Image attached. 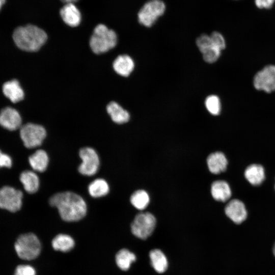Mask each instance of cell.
I'll use <instances>...</instances> for the list:
<instances>
[{
  "label": "cell",
  "instance_id": "1",
  "mask_svg": "<svg viewBox=\"0 0 275 275\" xmlns=\"http://www.w3.org/2000/svg\"><path fill=\"white\" fill-rule=\"evenodd\" d=\"M49 204L56 207L61 217L66 222H75L87 213V204L84 199L72 191L55 194L49 200Z\"/></svg>",
  "mask_w": 275,
  "mask_h": 275
},
{
  "label": "cell",
  "instance_id": "2",
  "mask_svg": "<svg viewBox=\"0 0 275 275\" xmlns=\"http://www.w3.org/2000/svg\"><path fill=\"white\" fill-rule=\"evenodd\" d=\"M12 37L19 49L29 52L38 50L47 39L44 30L33 24L17 28L13 33Z\"/></svg>",
  "mask_w": 275,
  "mask_h": 275
},
{
  "label": "cell",
  "instance_id": "3",
  "mask_svg": "<svg viewBox=\"0 0 275 275\" xmlns=\"http://www.w3.org/2000/svg\"><path fill=\"white\" fill-rule=\"evenodd\" d=\"M117 43L116 33L103 24H99L95 28L90 39V47L96 54L108 51L114 48Z\"/></svg>",
  "mask_w": 275,
  "mask_h": 275
},
{
  "label": "cell",
  "instance_id": "4",
  "mask_svg": "<svg viewBox=\"0 0 275 275\" xmlns=\"http://www.w3.org/2000/svg\"><path fill=\"white\" fill-rule=\"evenodd\" d=\"M14 248L18 256L24 260L36 259L40 254L41 245L37 236L28 233L20 235L14 244Z\"/></svg>",
  "mask_w": 275,
  "mask_h": 275
},
{
  "label": "cell",
  "instance_id": "5",
  "mask_svg": "<svg viewBox=\"0 0 275 275\" xmlns=\"http://www.w3.org/2000/svg\"><path fill=\"white\" fill-rule=\"evenodd\" d=\"M46 135L45 128L41 125L27 123L20 128V136L24 146L34 148L41 145Z\"/></svg>",
  "mask_w": 275,
  "mask_h": 275
},
{
  "label": "cell",
  "instance_id": "6",
  "mask_svg": "<svg viewBox=\"0 0 275 275\" xmlns=\"http://www.w3.org/2000/svg\"><path fill=\"white\" fill-rule=\"evenodd\" d=\"M165 9V5L161 0H150L139 11L138 20L142 25L150 27L163 14Z\"/></svg>",
  "mask_w": 275,
  "mask_h": 275
},
{
  "label": "cell",
  "instance_id": "7",
  "mask_svg": "<svg viewBox=\"0 0 275 275\" xmlns=\"http://www.w3.org/2000/svg\"><path fill=\"white\" fill-rule=\"evenodd\" d=\"M155 216L150 212L138 214L131 225L132 234L136 237L145 239L153 233L156 226Z\"/></svg>",
  "mask_w": 275,
  "mask_h": 275
},
{
  "label": "cell",
  "instance_id": "8",
  "mask_svg": "<svg viewBox=\"0 0 275 275\" xmlns=\"http://www.w3.org/2000/svg\"><path fill=\"white\" fill-rule=\"evenodd\" d=\"M22 198L21 190L10 186H4L0 188V208L15 212L22 206Z\"/></svg>",
  "mask_w": 275,
  "mask_h": 275
},
{
  "label": "cell",
  "instance_id": "9",
  "mask_svg": "<svg viewBox=\"0 0 275 275\" xmlns=\"http://www.w3.org/2000/svg\"><path fill=\"white\" fill-rule=\"evenodd\" d=\"M81 163L78 168L79 172L85 176L95 175L98 170L100 161L96 151L90 147L81 149L79 152Z\"/></svg>",
  "mask_w": 275,
  "mask_h": 275
},
{
  "label": "cell",
  "instance_id": "10",
  "mask_svg": "<svg viewBox=\"0 0 275 275\" xmlns=\"http://www.w3.org/2000/svg\"><path fill=\"white\" fill-rule=\"evenodd\" d=\"M254 85L267 93L275 91V66H267L259 71L254 77Z\"/></svg>",
  "mask_w": 275,
  "mask_h": 275
},
{
  "label": "cell",
  "instance_id": "11",
  "mask_svg": "<svg viewBox=\"0 0 275 275\" xmlns=\"http://www.w3.org/2000/svg\"><path fill=\"white\" fill-rule=\"evenodd\" d=\"M22 119L18 112L11 107H6L0 112V125L10 131L21 126Z\"/></svg>",
  "mask_w": 275,
  "mask_h": 275
},
{
  "label": "cell",
  "instance_id": "12",
  "mask_svg": "<svg viewBox=\"0 0 275 275\" xmlns=\"http://www.w3.org/2000/svg\"><path fill=\"white\" fill-rule=\"evenodd\" d=\"M225 211L227 216L237 224L242 223L247 217L244 204L237 199L231 200L226 206Z\"/></svg>",
  "mask_w": 275,
  "mask_h": 275
},
{
  "label": "cell",
  "instance_id": "13",
  "mask_svg": "<svg viewBox=\"0 0 275 275\" xmlns=\"http://www.w3.org/2000/svg\"><path fill=\"white\" fill-rule=\"evenodd\" d=\"M63 21L71 27L78 26L81 21L80 11L73 3H66L60 11Z\"/></svg>",
  "mask_w": 275,
  "mask_h": 275
},
{
  "label": "cell",
  "instance_id": "14",
  "mask_svg": "<svg viewBox=\"0 0 275 275\" xmlns=\"http://www.w3.org/2000/svg\"><path fill=\"white\" fill-rule=\"evenodd\" d=\"M2 90L4 95L13 103L19 102L24 98L23 90L16 79H12L5 82L3 85Z\"/></svg>",
  "mask_w": 275,
  "mask_h": 275
},
{
  "label": "cell",
  "instance_id": "15",
  "mask_svg": "<svg viewBox=\"0 0 275 275\" xmlns=\"http://www.w3.org/2000/svg\"><path fill=\"white\" fill-rule=\"evenodd\" d=\"M207 163L211 173L218 174L226 170L228 160L223 153L216 152L210 154L208 156Z\"/></svg>",
  "mask_w": 275,
  "mask_h": 275
},
{
  "label": "cell",
  "instance_id": "16",
  "mask_svg": "<svg viewBox=\"0 0 275 275\" xmlns=\"http://www.w3.org/2000/svg\"><path fill=\"white\" fill-rule=\"evenodd\" d=\"M113 68L115 72L123 76H128L133 71L134 63L132 59L128 55L119 56L114 61Z\"/></svg>",
  "mask_w": 275,
  "mask_h": 275
},
{
  "label": "cell",
  "instance_id": "17",
  "mask_svg": "<svg viewBox=\"0 0 275 275\" xmlns=\"http://www.w3.org/2000/svg\"><path fill=\"white\" fill-rule=\"evenodd\" d=\"M211 193L215 200L226 202L231 196V190L228 183L224 180L213 182L211 186Z\"/></svg>",
  "mask_w": 275,
  "mask_h": 275
},
{
  "label": "cell",
  "instance_id": "18",
  "mask_svg": "<svg viewBox=\"0 0 275 275\" xmlns=\"http://www.w3.org/2000/svg\"><path fill=\"white\" fill-rule=\"evenodd\" d=\"M19 180L27 193L34 194L38 190L40 185L39 179L34 172L30 170L22 172L20 175Z\"/></svg>",
  "mask_w": 275,
  "mask_h": 275
},
{
  "label": "cell",
  "instance_id": "19",
  "mask_svg": "<svg viewBox=\"0 0 275 275\" xmlns=\"http://www.w3.org/2000/svg\"><path fill=\"white\" fill-rule=\"evenodd\" d=\"M49 162L48 156L43 150L39 149L35 151L29 157V162L34 171L38 172L45 171Z\"/></svg>",
  "mask_w": 275,
  "mask_h": 275
},
{
  "label": "cell",
  "instance_id": "20",
  "mask_svg": "<svg viewBox=\"0 0 275 275\" xmlns=\"http://www.w3.org/2000/svg\"><path fill=\"white\" fill-rule=\"evenodd\" d=\"M106 110L112 120L116 123L123 124L129 120V113L116 102L109 103Z\"/></svg>",
  "mask_w": 275,
  "mask_h": 275
},
{
  "label": "cell",
  "instance_id": "21",
  "mask_svg": "<svg viewBox=\"0 0 275 275\" xmlns=\"http://www.w3.org/2000/svg\"><path fill=\"white\" fill-rule=\"evenodd\" d=\"M244 177L253 185H259L264 181L265 172L263 167L258 164L248 166L244 171Z\"/></svg>",
  "mask_w": 275,
  "mask_h": 275
},
{
  "label": "cell",
  "instance_id": "22",
  "mask_svg": "<svg viewBox=\"0 0 275 275\" xmlns=\"http://www.w3.org/2000/svg\"><path fill=\"white\" fill-rule=\"evenodd\" d=\"M151 264L158 273L164 272L168 268V262L165 255L158 249L152 250L149 254Z\"/></svg>",
  "mask_w": 275,
  "mask_h": 275
},
{
  "label": "cell",
  "instance_id": "23",
  "mask_svg": "<svg viewBox=\"0 0 275 275\" xmlns=\"http://www.w3.org/2000/svg\"><path fill=\"white\" fill-rule=\"evenodd\" d=\"M109 190L107 182L102 178L95 179L88 186L89 193L94 198L103 197L108 193Z\"/></svg>",
  "mask_w": 275,
  "mask_h": 275
},
{
  "label": "cell",
  "instance_id": "24",
  "mask_svg": "<svg viewBox=\"0 0 275 275\" xmlns=\"http://www.w3.org/2000/svg\"><path fill=\"white\" fill-rule=\"evenodd\" d=\"M52 246L54 250L56 251L67 252L74 247V241L68 235L60 234L53 239Z\"/></svg>",
  "mask_w": 275,
  "mask_h": 275
},
{
  "label": "cell",
  "instance_id": "25",
  "mask_svg": "<svg viewBox=\"0 0 275 275\" xmlns=\"http://www.w3.org/2000/svg\"><path fill=\"white\" fill-rule=\"evenodd\" d=\"M136 260L135 255L129 250H120L116 255V262L118 266L122 270H127L132 262Z\"/></svg>",
  "mask_w": 275,
  "mask_h": 275
},
{
  "label": "cell",
  "instance_id": "26",
  "mask_svg": "<svg viewBox=\"0 0 275 275\" xmlns=\"http://www.w3.org/2000/svg\"><path fill=\"white\" fill-rule=\"evenodd\" d=\"M150 198L144 190L140 189L134 192L130 197L131 204L139 210H144L148 205Z\"/></svg>",
  "mask_w": 275,
  "mask_h": 275
},
{
  "label": "cell",
  "instance_id": "27",
  "mask_svg": "<svg viewBox=\"0 0 275 275\" xmlns=\"http://www.w3.org/2000/svg\"><path fill=\"white\" fill-rule=\"evenodd\" d=\"M205 106L213 115H218L221 112V105L219 98L216 95H210L205 100Z\"/></svg>",
  "mask_w": 275,
  "mask_h": 275
},
{
  "label": "cell",
  "instance_id": "28",
  "mask_svg": "<svg viewBox=\"0 0 275 275\" xmlns=\"http://www.w3.org/2000/svg\"><path fill=\"white\" fill-rule=\"evenodd\" d=\"M221 50L213 44L211 47L202 53L204 60L207 63H212L219 57Z\"/></svg>",
  "mask_w": 275,
  "mask_h": 275
},
{
  "label": "cell",
  "instance_id": "29",
  "mask_svg": "<svg viewBox=\"0 0 275 275\" xmlns=\"http://www.w3.org/2000/svg\"><path fill=\"white\" fill-rule=\"evenodd\" d=\"M196 44L200 51L203 53L212 46L210 36L203 34L198 37Z\"/></svg>",
  "mask_w": 275,
  "mask_h": 275
},
{
  "label": "cell",
  "instance_id": "30",
  "mask_svg": "<svg viewBox=\"0 0 275 275\" xmlns=\"http://www.w3.org/2000/svg\"><path fill=\"white\" fill-rule=\"evenodd\" d=\"M212 44L221 51L226 47V43L224 38L221 34L214 32L210 36Z\"/></svg>",
  "mask_w": 275,
  "mask_h": 275
},
{
  "label": "cell",
  "instance_id": "31",
  "mask_svg": "<svg viewBox=\"0 0 275 275\" xmlns=\"http://www.w3.org/2000/svg\"><path fill=\"white\" fill-rule=\"evenodd\" d=\"M14 275H36V271L30 265H19L15 268Z\"/></svg>",
  "mask_w": 275,
  "mask_h": 275
},
{
  "label": "cell",
  "instance_id": "32",
  "mask_svg": "<svg viewBox=\"0 0 275 275\" xmlns=\"http://www.w3.org/2000/svg\"><path fill=\"white\" fill-rule=\"evenodd\" d=\"M12 165L11 157L8 154L3 153L0 150V168H10Z\"/></svg>",
  "mask_w": 275,
  "mask_h": 275
},
{
  "label": "cell",
  "instance_id": "33",
  "mask_svg": "<svg viewBox=\"0 0 275 275\" xmlns=\"http://www.w3.org/2000/svg\"><path fill=\"white\" fill-rule=\"evenodd\" d=\"M256 6L260 9H268L272 7L275 0H255Z\"/></svg>",
  "mask_w": 275,
  "mask_h": 275
},
{
  "label": "cell",
  "instance_id": "34",
  "mask_svg": "<svg viewBox=\"0 0 275 275\" xmlns=\"http://www.w3.org/2000/svg\"><path fill=\"white\" fill-rule=\"evenodd\" d=\"M62 2L66 3H74L75 2L78 1V0H61Z\"/></svg>",
  "mask_w": 275,
  "mask_h": 275
},
{
  "label": "cell",
  "instance_id": "35",
  "mask_svg": "<svg viewBox=\"0 0 275 275\" xmlns=\"http://www.w3.org/2000/svg\"><path fill=\"white\" fill-rule=\"evenodd\" d=\"M6 0H0V10H1L3 6L5 3Z\"/></svg>",
  "mask_w": 275,
  "mask_h": 275
},
{
  "label": "cell",
  "instance_id": "36",
  "mask_svg": "<svg viewBox=\"0 0 275 275\" xmlns=\"http://www.w3.org/2000/svg\"><path fill=\"white\" fill-rule=\"evenodd\" d=\"M273 255L275 256V243H274V244L273 245Z\"/></svg>",
  "mask_w": 275,
  "mask_h": 275
}]
</instances>
